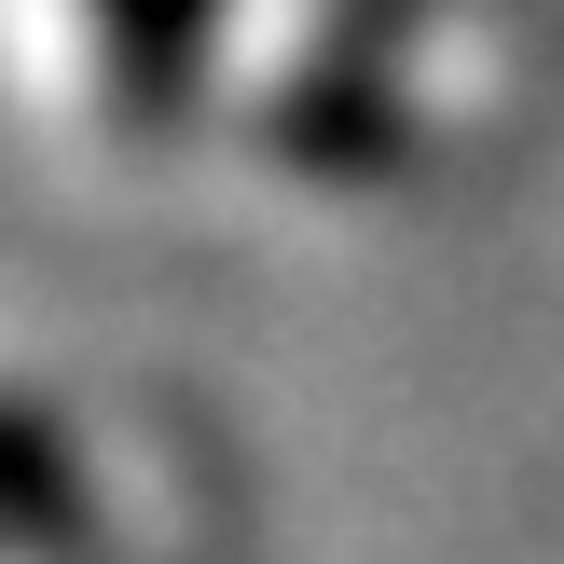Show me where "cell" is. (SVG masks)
Wrapping results in <instances>:
<instances>
[{
	"label": "cell",
	"mask_w": 564,
	"mask_h": 564,
	"mask_svg": "<svg viewBox=\"0 0 564 564\" xmlns=\"http://www.w3.org/2000/svg\"><path fill=\"white\" fill-rule=\"evenodd\" d=\"M220 0H42L55 69H69V110L97 124H165L193 83V42H207Z\"/></svg>",
	"instance_id": "obj_1"
}]
</instances>
